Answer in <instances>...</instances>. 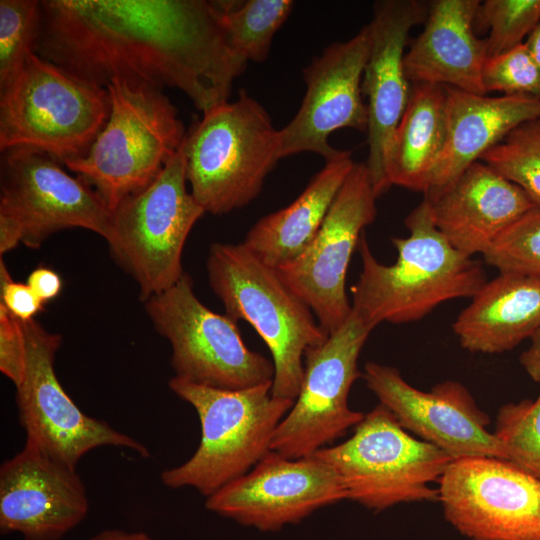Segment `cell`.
<instances>
[{
    "label": "cell",
    "instance_id": "cell-1",
    "mask_svg": "<svg viewBox=\"0 0 540 540\" xmlns=\"http://www.w3.org/2000/svg\"><path fill=\"white\" fill-rule=\"evenodd\" d=\"M35 53L106 87L113 79L185 93L203 114L228 102L247 62L216 1L44 0Z\"/></svg>",
    "mask_w": 540,
    "mask_h": 540
},
{
    "label": "cell",
    "instance_id": "cell-2",
    "mask_svg": "<svg viewBox=\"0 0 540 540\" xmlns=\"http://www.w3.org/2000/svg\"><path fill=\"white\" fill-rule=\"evenodd\" d=\"M407 238L393 237L397 259L380 263L365 233L358 249L362 271L351 287L352 309L375 328L424 318L440 304L473 297L486 283L482 264L454 248L438 230L425 198L405 219Z\"/></svg>",
    "mask_w": 540,
    "mask_h": 540
},
{
    "label": "cell",
    "instance_id": "cell-3",
    "mask_svg": "<svg viewBox=\"0 0 540 540\" xmlns=\"http://www.w3.org/2000/svg\"><path fill=\"white\" fill-rule=\"evenodd\" d=\"M206 266L210 287L226 315L249 323L271 352L272 395L295 401L306 351L328 336L315 315L278 271L243 243L212 244Z\"/></svg>",
    "mask_w": 540,
    "mask_h": 540
},
{
    "label": "cell",
    "instance_id": "cell-4",
    "mask_svg": "<svg viewBox=\"0 0 540 540\" xmlns=\"http://www.w3.org/2000/svg\"><path fill=\"white\" fill-rule=\"evenodd\" d=\"M272 384L226 390L172 377L171 391L197 412L201 440L186 462L162 471V483L190 487L207 498L249 472L271 451L275 431L294 404L274 397Z\"/></svg>",
    "mask_w": 540,
    "mask_h": 540
},
{
    "label": "cell",
    "instance_id": "cell-5",
    "mask_svg": "<svg viewBox=\"0 0 540 540\" xmlns=\"http://www.w3.org/2000/svg\"><path fill=\"white\" fill-rule=\"evenodd\" d=\"M106 88L111 109L105 126L84 157L64 165L113 211L160 175L187 132L162 89L120 78Z\"/></svg>",
    "mask_w": 540,
    "mask_h": 540
},
{
    "label": "cell",
    "instance_id": "cell-6",
    "mask_svg": "<svg viewBox=\"0 0 540 540\" xmlns=\"http://www.w3.org/2000/svg\"><path fill=\"white\" fill-rule=\"evenodd\" d=\"M106 87L31 53L0 90V150L28 147L62 164L84 157L110 114Z\"/></svg>",
    "mask_w": 540,
    "mask_h": 540
},
{
    "label": "cell",
    "instance_id": "cell-7",
    "mask_svg": "<svg viewBox=\"0 0 540 540\" xmlns=\"http://www.w3.org/2000/svg\"><path fill=\"white\" fill-rule=\"evenodd\" d=\"M203 115L183 141L186 178L205 213L222 215L259 195L280 159L279 130L244 90Z\"/></svg>",
    "mask_w": 540,
    "mask_h": 540
},
{
    "label": "cell",
    "instance_id": "cell-8",
    "mask_svg": "<svg viewBox=\"0 0 540 540\" xmlns=\"http://www.w3.org/2000/svg\"><path fill=\"white\" fill-rule=\"evenodd\" d=\"M316 457L338 474L352 500L374 512L414 502H438V483L454 460L410 435L382 404L364 415L346 441Z\"/></svg>",
    "mask_w": 540,
    "mask_h": 540
},
{
    "label": "cell",
    "instance_id": "cell-9",
    "mask_svg": "<svg viewBox=\"0 0 540 540\" xmlns=\"http://www.w3.org/2000/svg\"><path fill=\"white\" fill-rule=\"evenodd\" d=\"M1 152V256L19 243L38 248L70 228L90 230L107 241L113 211L89 184L43 151L14 147Z\"/></svg>",
    "mask_w": 540,
    "mask_h": 540
},
{
    "label": "cell",
    "instance_id": "cell-10",
    "mask_svg": "<svg viewBox=\"0 0 540 540\" xmlns=\"http://www.w3.org/2000/svg\"><path fill=\"white\" fill-rule=\"evenodd\" d=\"M183 143L160 175L114 210L107 243L117 263L137 282L143 301L172 287L185 273L182 254L205 213L186 188Z\"/></svg>",
    "mask_w": 540,
    "mask_h": 540
},
{
    "label": "cell",
    "instance_id": "cell-11",
    "mask_svg": "<svg viewBox=\"0 0 540 540\" xmlns=\"http://www.w3.org/2000/svg\"><path fill=\"white\" fill-rule=\"evenodd\" d=\"M144 302L155 329L171 346L174 377L226 390L273 380V362L245 345L236 321L197 298L187 273Z\"/></svg>",
    "mask_w": 540,
    "mask_h": 540
},
{
    "label": "cell",
    "instance_id": "cell-12",
    "mask_svg": "<svg viewBox=\"0 0 540 540\" xmlns=\"http://www.w3.org/2000/svg\"><path fill=\"white\" fill-rule=\"evenodd\" d=\"M373 329L352 309L323 343L306 351L299 394L275 431L272 451L311 456L361 422L365 414L349 407L348 396L362 376L358 359Z\"/></svg>",
    "mask_w": 540,
    "mask_h": 540
},
{
    "label": "cell",
    "instance_id": "cell-13",
    "mask_svg": "<svg viewBox=\"0 0 540 540\" xmlns=\"http://www.w3.org/2000/svg\"><path fill=\"white\" fill-rule=\"evenodd\" d=\"M22 327L26 363L16 387V404L26 441L73 468L86 453L103 446L130 449L149 458L144 444L85 414L66 393L54 367L61 335L49 332L35 319L22 321Z\"/></svg>",
    "mask_w": 540,
    "mask_h": 540
},
{
    "label": "cell",
    "instance_id": "cell-14",
    "mask_svg": "<svg viewBox=\"0 0 540 540\" xmlns=\"http://www.w3.org/2000/svg\"><path fill=\"white\" fill-rule=\"evenodd\" d=\"M438 492L446 521L470 540H540V479L507 460L454 459Z\"/></svg>",
    "mask_w": 540,
    "mask_h": 540
},
{
    "label": "cell",
    "instance_id": "cell-15",
    "mask_svg": "<svg viewBox=\"0 0 540 540\" xmlns=\"http://www.w3.org/2000/svg\"><path fill=\"white\" fill-rule=\"evenodd\" d=\"M366 163H354L317 235L295 260L276 269L311 309L327 335L349 316L346 275L364 229L377 213Z\"/></svg>",
    "mask_w": 540,
    "mask_h": 540
},
{
    "label": "cell",
    "instance_id": "cell-16",
    "mask_svg": "<svg viewBox=\"0 0 540 540\" xmlns=\"http://www.w3.org/2000/svg\"><path fill=\"white\" fill-rule=\"evenodd\" d=\"M347 499L336 471L315 455L269 451L249 472L206 498L207 510L243 526L278 531Z\"/></svg>",
    "mask_w": 540,
    "mask_h": 540
},
{
    "label": "cell",
    "instance_id": "cell-17",
    "mask_svg": "<svg viewBox=\"0 0 540 540\" xmlns=\"http://www.w3.org/2000/svg\"><path fill=\"white\" fill-rule=\"evenodd\" d=\"M370 45L366 25L350 40L329 45L303 69L306 94L295 117L278 131L280 159L313 152L332 161L347 152L329 144L333 132L342 128L367 132L361 83Z\"/></svg>",
    "mask_w": 540,
    "mask_h": 540
},
{
    "label": "cell",
    "instance_id": "cell-18",
    "mask_svg": "<svg viewBox=\"0 0 540 540\" xmlns=\"http://www.w3.org/2000/svg\"><path fill=\"white\" fill-rule=\"evenodd\" d=\"M362 377L405 430L453 459H506L503 446L488 430L489 415L460 382L446 380L422 391L411 386L398 369L373 361L365 364Z\"/></svg>",
    "mask_w": 540,
    "mask_h": 540
},
{
    "label": "cell",
    "instance_id": "cell-19",
    "mask_svg": "<svg viewBox=\"0 0 540 540\" xmlns=\"http://www.w3.org/2000/svg\"><path fill=\"white\" fill-rule=\"evenodd\" d=\"M89 500L76 468L29 441L0 467V533L60 540L87 516Z\"/></svg>",
    "mask_w": 540,
    "mask_h": 540
},
{
    "label": "cell",
    "instance_id": "cell-20",
    "mask_svg": "<svg viewBox=\"0 0 540 540\" xmlns=\"http://www.w3.org/2000/svg\"><path fill=\"white\" fill-rule=\"evenodd\" d=\"M428 7L418 0L379 1L368 24L371 45L361 89L368 112L366 165L378 197L391 187L385 169L387 152L411 91L404 50L411 28L425 21Z\"/></svg>",
    "mask_w": 540,
    "mask_h": 540
},
{
    "label": "cell",
    "instance_id": "cell-21",
    "mask_svg": "<svg viewBox=\"0 0 540 540\" xmlns=\"http://www.w3.org/2000/svg\"><path fill=\"white\" fill-rule=\"evenodd\" d=\"M438 230L458 251L484 254L518 218L536 206L518 185L476 161L447 186L425 193Z\"/></svg>",
    "mask_w": 540,
    "mask_h": 540
},
{
    "label": "cell",
    "instance_id": "cell-22",
    "mask_svg": "<svg viewBox=\"0 0 540 540\" xmlns=\"http://www.w3.org/2000/svg\"><path fill=\"white\" fill-rule=\"evenodd\" d=\"M478 0H436L428 7L423 31L404 56L410 83H432L486 95L482 70L486 39L474 29Z\"/></svg>",
    "mask_w": 540,
    "mask_h": 540
},
{
    "label": "cell",
    "instance_id": "cell-23",
    "mask_svg": "<svg viewBox=\"0 0 540 540\" xmlns=\"http://www.w3.org/2000/svg\"><path fill=\"white\" fill-rule=\"evenodd\" d=\"M445 87L446 141L426 193L453 182L520 124L540 118L539 99L488 97Z\"/></svg>",
    "mask_w": 540,
    "mask_h": 540
},
{
    "label": "cell",
    "instance_id": "cell-24",
    "mask_svg": "<svg viewBox=\"0 0 540 540\" xmlns=\"http://www.w3.org/2000/svg\"><path fill=\"white\" fill-rule=\"evenodd\" d=\"M540 325V277L500 273L472 297L453 323L462 348L473 353L510 351Z\"/></svg>",
    "mask_w": 540,
    "mask_h": 540
},
{
    "label": "cell",
    "instance_id": "cell-25",
    "mask_svg": "<svg viewBox=\"0 0 540 540\" xmlns=\"http://www.w3.org/2000/svg\"><path fill=\"white\" fill-rule=\"evenodd\" d=\"M353 165L348 151L326 162L292 203L258 220L243 244L274 269L295 260L317 235Z\"/></svg>",
    "mask_w": 540,
    "mask_h": 540
},
{
    "label": "cell",
    "instance_id": "cell-26",
    "mask_svg": "<svg viewBox=\"0 0 540 540\" xmlns=\"http://www.w3.org/2000/svg\"><path fill=\"white\" fill-rule=\"evenodd\" d=\"M446 87L411 83L409 101L392 136L386 177L397 185L426 193L447 135Z\"/></svg>",
    "mask_w": 540,
    "mask_h": 540
},
{
    "label": "cell",
    "instance_id": "cell-27",
    "mask_svg": "<svg viewBox=\"0 0 540 540\" xmlns=\"http://www.w3.org/2000/svg\"><path fill=\"white\" fill-rule=\"evenodd\" d=\"M219 21L233 48L246 61L263 62L274 34L287 20L291 0L216 1Z\"/></svg>",
    "mask_w": 540,
    "mask_h": 540
},
{
    "label": "cell",
    "instance_id": "cell-28",
    "mask_svg": "<svg viewBox=\"0 0 540 540\" xmlns=\"http://www.w3.org/2000/svg\"><path fill=\"white\" fill-rule=\"evenodd\" d=\"M480 160L540 205V118L520 124Z\"/></svg>",
    "mask_w": 540,
    "mask_h": 540
},
{
    "label": "cell",
    "instance_id": "cell-29",
    "mask_svg": "<svg viewBox=\"0 0 540 540\" xmlns=\"http://www.w3.org/2000/svg\"><path fill=\"white\" fill-rule=\"evenodd\" d=\"M41 1H0V90L35 52L41 29Z\"/></svg>",
    "mask_w": 540,
    "mask_h": 540
},
{
    "label": "cell",
    "instance_id": "cell-30",
    "mask_svg": "<svg viewBox=\"0 0 540 540\" xmlns=\"http://www.w3.org/2000/svg\"><path fill=\"white\" fill-rule=\"evenodd\" d=\"M507 461L540 479V393L502 405L492 431Z\"/></svg>",
    "mask_w": 540,
    "mask_h": 540
},
{
    "label": "cell",
    "instance_id": "cell-31",
    "mask_svg": "<svg viewBox=\"0 0 540 540\" xmlns=\"http://www.w3.org/2000/svg\"><path fill=\"white\" fill-rule=\"evenodd\" d=\"M540 21V0H487L480 3L474 29L489 28L487 58L522 44Z\"/></svg>",
    "mask_w": 540,
    "mask_h": 540
},
{
    "label": "cell",
    "instance_id": "cell-32",
    "mask_svg": "<svg viewBox=\"0 0 540 540\" xmlns=\"http://www.w3.org/2000/svg\"><path fill=\"white\" fill-rule=\"evenodd\" d=\"M483 257L500 273L540 277V205L511 224Z\"/></svg>",
    "mask_w": 540,
    "mask_h": 540
},
{
    "label": "cell",
    "instance_id": "cell-33",
    "mask_svg": "<svg viewBox=\"0 0 540 540\" xmlns=\"http://www.w3.org/2000/svg\"><path fill=\"white\" fill-rule=\"evenodd\" d=\"M485 93L500 91L505 96L531 97L540 100V68L524 43L487 58L482 70Z\"/></svg>",
    "mask_w": 540,
    "mask_h": 540
},
{
    "label": "cell",
    "instance_id": "cell-34",
    "mask_svg": "<svg viewBox=\"0 0 540 540\" xmlns=\"http://www.w3.org/2000/svg\"><path fill=\"white\" fill-rule=\"evenodd\" d=\"M26 346L22 321L0 303V370L17 387L25 372Z\"/></svg>",
    "mask_w": 540,
    "mask_h": 540
},
{
    "label": "cell",
    "instance_id": "cell-35",
    "mask_svg": "<svg viewBox=\"0 0 540 540\" xmlns=\"http://www.w3.org/2000/svg\"><path fill=\"white\" fill-rule=\"evenodd\" d=\"M0 285V303L17 319L32 320L43 310L45 303L27 284L12 279L2 259L0 260Z\"/></svg>",
    "mask_w": 540,
    "mask_h": 540
},
{
    "label": "cell",
    "instance_id": "cell-36",
    "mask_svg": "<svg viewBox=\"0 0 540 540\" xmlns=\"http://www.w3.org/2000/svg\"><path fill=\"white\" fill-rule=\"evenodd\" d=\"M26 284L44 303L57 297L63 286L60 275L47 267L35 268L28 275Z\"/></svg>",
    "mask_w": 540,
    "mask_h": 540
},
{
    "label": "cell",
    "instance_id": "cell-37",
    "mask_svg": "<svg viewBox=\"0 0 540 540\" xmlns=\"http://www.w3.org/2000/svg\"><path fill=\"white\" fill-rule=\"evenodd\" d=\"M531 343L520 356L519 361L527 375L540 382V325L530 338Z\"/></svg>",
    "mask_w": 540,
    "mask_h": 540
},
{
    "label": "cell",
    "instance_id": "cell-38",
    "mask_svg": "<svg viewBox=\"0 0 540 540\" xmlns=\"http://www.w3.org/2000/svg\"><path fill=\"white\" fill-rule=\"evenodd\" d=\"M89 540H154L142 531H125L122 529H105L92 536Z\"/></svg>",
    "mask_w": 540,
    "mask_h": 540
},
{
    "label": "cell",
    "instance_id": "cell-39",
    "mask_svg": "<svg viewBox=\"0 0 540 540\" xmlns=\"http://www.w3.org/2000/svg\"><path fill=\"white\" fill-rule=\"evenodd\" d=\"M533 61L540 68V21L528 35L524 43Z\"/></svg>",
    "mask_w": 540,
    "mask_h": 540
}]
</instances>
